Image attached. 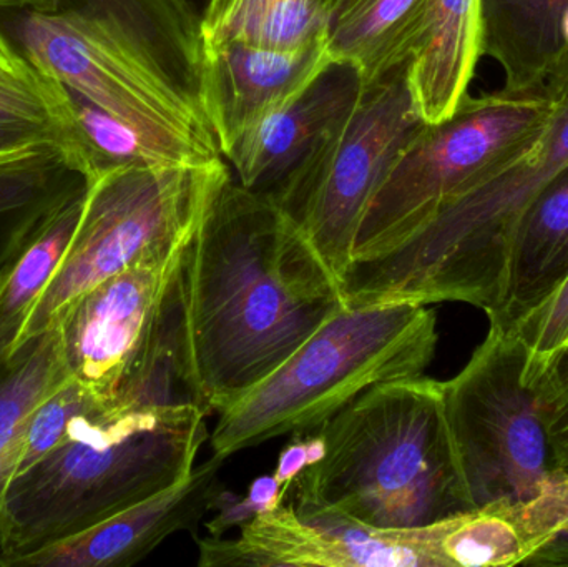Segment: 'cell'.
<instances>
[{
  "label": "cell",
  "instance_id": "obj_27",
  "mask_svg": "<svg viewBox=\"0 0 568 567\" xmlns=\"http://www.w3.org/2000/svg\"><path fill=\"white\" fill-rule=\"evenodd\" d=\"M526 376L539 392L557 466H568V345L537 368L527 366Z\"/></svg>",
  "mask_w": 568,
  "mask_h": 567
},
{
  "label": "cell",
  "instance_id": "obj_8",
  "mask_svg": "<svg viewBox=\"0 0 568 567\" xmlns=\"http://www.w3.org/2000/svg\"><path fill=\"white\" fill-rule=\"evenodd\" d=\"M230 176L222 159L120 166L90 179L72 242L19 342L50 328L73 300L145 256L186 245Z\"/></svg>",
  "mask_w": 568,
  "mask_h": 567
},
{
  "label": "cell",
  "instance_id": "obj_5",
  "mask_svg": "<svg viewBox=\"0 0 568 567\" xmlns=\"http://www.w3.org/2000/svg\"><path fill=\"white\" fill-rule=\"evenodd\" d=\"M546 132L509 165L444 205L407 242L353 262L347 308L387 303H469L497 315L517 226L539 190L568 165V87Z\"/></svg>",
  "mask_w": 568,
  "mask_h": 567
},
{
  "label": "cell",
  "instance_id": "obj_2",
  "mask_svg": "<svg viewBox=\"0 0 568 567\" xmlns=\"http://www.w3.org/2000/svg\"><path fill=\"white\" fill-rule=\"evenodd\" d=\"M0 47L63 120L67 105L90 107L180 165L223 159L203 99L202 23L176 0H0Z\"/></svg>",
  "mask_w": 568,
  "mask_h": 567
},
{
  "label": "cell",
  "instance_id": "obj_15",
  "mask_svg": "<svg viewBox=\"0 0 568 567\" xmlns=\"http://www.w3.org/2000/svg\"><path fill=\"white\" fill-rule=\"evenodd\" d=\"M568 0H479L480 53L503 69L504 90L554 95L568 79Z\"/></svg>",
  "mask_w": 568,
  "mask_h": 567
},
{
  "label": "cell",
  "instance_id": "obj_10",
  "mask_svg": "<svg viewBox=\"0 0 568 567\" xmlns=\"http://www.w3.org/2000/svg\"><path fill=\"white\" fill-rule=\"evenodd\" d=\"M424 126L407 63L364 83L349 115L273 200L303 230L341 285L371 199Z\"/></svg>",
  "mask_w": 568,
  "mask_h": 567
},
{
  "label": "cell",
  "instance_id": "obj_14",
  "mask_svg": "<svg viewBox=\"0 0 568 567\" xmlns=\"http://www.w3.org/2000/svg\"><path fill=\"white\" fill-rule=\"evenodd\" d=\"M333 60L327 42L297 50L203 42V99L220 152L293 99Z\"/></svg>",
  "mask_w": 568,
  "mask_h": 567
},
{
  "label": "cell",
  "instance_id": "obj_17",
  "mask_svg": "<svg viewBox=\"0 0 568 567\" xmlns=\"http://www.w3.org/2000/svg\"><path fill=\"white\" fill-rule=\"evenodd\" d=\"M480 57L479 0H429L423 39L409 63L414 102L426 123L457 109Z\"/></svg>",
  "mask_w": 568,
  "mask_h": 567
},
{
  "label": "cell",
  "instance_id": "obj_9",
  "mask_svg": "<svg viewBox=\"0 0 568 567\" xmlns=\"http://www.w3.org/2000/svg\"><path fill=\"white\" fill-rule=\"evenodd\" d=\"M530 352L516 332L490 325L483 345L443 383L447 423L474 506L524 502L557 468Z\"/></svg>",
  "mask_w": 568,
  "mask_h": 567
},
{
  "label": "cell",
  "instance_id": "obj_6",
  "mask_svg": "<svg viewBox=\"0 0 568 567\" xmlns=\"http://www.w3.org/2000/svg\"><path fill=\"white\" fill-rule=\"evenodd\" d=\"M437 340L436 315L419 303L336 313L272 375L220 413L213 453L226 459L320 428L373 386L424 376Z\"/></svg>",
  "mask_w": 568,
  "mask_h": 567
},
{
  "label": "cell",
  "instance_id": "obj_11",
  "mask_svg": "<svg viewBox=\"0 0 568 567\" xmlns=\"http://www.w3.org/2000/svg\"><path fill=\"white\" fill-rule=\"evenodd\" d=\"M186 245L145 256L73 300L53 322L67 373L99 402L120 403L139 373Z\"/></svg>",
  "mask_w": 568,
  "mask_h": 567
},
{
  "label": "cell",
  "instance_id": "obj_32",
  "mask_svg": "<svg viewBox=\"0 0 568 567\" xmlns=\"http://www.w3.org/2000/svg\"><path fill=\"white\" fill-rule=\"evenodd\" d=\"M180 6L185 7L195 19L202 23L203 13H205L206 7H209L210 0H176Z\"/></svg>",
  "mask_w": 568,
  "mask_h": 567
},
{
  "label": "cell",
  "instance_id": "obj_19",
  "mask_svg": "<svg viewBox=\"0 0 568 567\" xmlns=\"http://www.w3.org/2000/svg\"><path fill=\"white\" fill-rule=\"evenodd\" d=\"M87 185L75 156L59 145L0 163V279L49 216Z\"/></svg>",
  "mask_w": 568,
  "mask_h": 567
},
{
  "label": "cell",
  "instance_id": "obj_24",
  "mask_svg": "<svg viewBox=\"0 0 568 567\" xmlns=\"http://www.w3.org/2000/svg\"><path fill=\"white\" fill-rule=\"evenodd\" d=\"M40 145L72 153L65 123L49 93L0 87V153Z\"/></svg>",
  "mask_w": 568,
  "mask_h": 567
},
{
  "label": "cell",
  "instance_id": "obj_26",
  "mask_svg": "<svg viewBox=\"0 0 568 567\" xmlns=\"http://www.w3.org/2000/svg\"><path fill=\"white\" fill-rule=\"evenodd\" d=\"M97 405L105 403L99 402L92 393L87 392L72 378L55 389L49 398L43 399L39 408L27 419L26 429L20 436L16 449L13 478L49 455L72 428L73 422Z\"/></svg>",
  "mask_w": 568,
  "mask_h": 567
},
{
  "label": "cell",
  "instance_id": "obj_30",
  "mask_svg": "<svg viewBox=\"0 0 568 567\" xmlns=\"http://www.w3.org/2000/svg\"><path fill=\"white\" fill-rule=\"evenodd\" d=\"M326 449V438L321 426L310 432L293 433V438L280 453L278 465L273 473L286 495L297 476L324 458Z\"/></svg>",
  "mask_w": 568,
  "mask_h": 567
},
{
  "label": "cell",
  "instance_id": "obj_7",
  "mask_svg": "<svg viewBox=\"0 0 568 567\" xmlns=\"http://www.w3.org/2000/svg\"><path fill=\"white\" fill-rule=\"evenodd\" d=\"M556 107L549 95L467 93L447 119L426 123L371 199L353 262L393 252L444 205L523 155L546 132Z\"/></svg>",
  "mask_w": 568,
  "mask_h": 567
},
{
  "label": "cell",
  "instance_id": "obj_12",
  "mask_svg": "<svg viewBox=\"0 0 568 567\" xmlns=\"http://www.w3.org/2000/svg\"><path fill=\"white\" fill-rule=\"evenodd\" d=\"M363 89V77L353 63H327L293 99L223 146L233 179L275 200L349 115Z\"/></svg>",
  "mask_w": 568,
  "mask_h": 567
},
{
  "label": "cell",
  "instance_id": "obj_1",
  "mask_svg": "<svg viewBox=\"0 0 568 567\" xmlns=\"http://www.w3.org/2000/svg\"><path fill=\"white\" fill-rule=\"evenodd\" d=\"M186 366L199 402L225 412L347 308L341 280L303 230L233 175L180 266Z\"/></svg>",
  "mask_w": 568,
  "mask_h": 567
},
{
  "label": "cell",
  "instance_id": "obj_20",
  "mask_svg": "<svg viewBox=\"0 0 568 567\" xmlns=\"http://www.w3.org/2000/svg\"><path fill=\"white\" fill-rule=\"evenodd\" d=\"M333 7V0H210L202 19L203 42L303 49L326 42Z\"/></svg>",
  "mask_w": 568,
  "mask_h": 567
},
{
  "label": "cell",
  "instance_id": "obj_29",
  "mask_svg": "<svg viewBox=\"0 0 568 567\" xmlns=\"http://www.w3.org/2000/svg\"><path fill=\"white\" fill-rule=\"evenodd\" d=\"M282 503H284V492L273 475L256 478L246 496H239L223 488L213 505L216 516L206 523V528L212 538H223L233 528H242L256 516L272 512Z\"/></svg>",
  "mask_w": 568,
  "mask_h": 567
},
{
  "label": "cell",
  "instance_id": "obj_13",
  "mask_svg": "<svg viewBox=\"0 0 568 567\" xmlns=\"http://www.w3.org/2000/svg\"><path fill=\"white\" fill-rule=\"evenodd\" d=\"M225 458L215 455L186 478L93 528L33 556L26 567H129L142 561L166 538L195 531L213 512L222 492L220 469Z\"/></svg>",
  "mask_w": 568,
  "mask_h": 567
},
{
  "label": "cell",
  "instance_id": "obj_22",
  "mask_svg": "<svg viewBox=\"0 0 568 567\" xmlns=\"http://www.w3.org/2000/svg\"><path fill=\"white\" fill-rule=\"evenodd\" d=\"M87 189L67 199L0 279V356L9 355L72 242Z\"/></svg>",
  "mask_w": 568,
  "mask_h": 567
},
{
  "label": "cell",
  "instance_id": "obj_33",
  "mask_svg": "<svg viewBox=\"0 0 568 567\" xmlns=\"http://www.w3.org/2000/svg\"><path fill=\"white\" fill-rule=\"evenodd\" d=\"M42 146V145H40ZM37 149V146H32V149L26 150H16V152H2L0 153V163L9 162V160L17 159V156L23 155V153L30 152V150Z\"/></svg>",
  "mask_w": 568,
  "mask_h": 567
},
{
  "label": "cell",
  "instance_id": "obj_34",
  "mask_svg": "<svg viewBox=\"0 0 568 567\" xmlns=\"http://www.w3.org/2000/svg\"><path fill=\"white\" fill-rule=\"evenodd\" d=\"M566 345H568V342L566 343ZM566 345H564V346H566Z\"/></svg>",
  "mask_w": 568,
  "mask_h": 567
},
{
  "label": "cell",
  "instance_id": "obj_3",
  "mask_svg": "<svg viewBox=\"0 0 568 567\" xmlns=\"http://www.w3.org/2000/svg\"><path fill=\"white\" fill-rule=\"evenodd\" d=\"M199 403L130 399L80 415L62 442L10 482L0 502V566L27 563L195 468L209 438Z\"/></svg>",
  "mask_w": 568,
  "mask_h": 567
},
{
  "label": "cell",
  "instance_id": "obj_21",
  "mask_svg": "<svg viewBox=\"0 0 568 567\" xmlns=\"http://www.w3.org/2000/svg\"><path fill=\"white\" fill-rule=\"evenodd\" d=\"M69 379L55 325L0 356V502L16 472V449L27 419Z\"/></svg>",
  "mask_w": 568,
  "mask_h": 567
},
{
  "label": "cell",
  "instance_id": "obj_23",
  "mask_svg": "<svg viewBox=\"0 0 568 567\" xmlns=\"http://www.w3.org/2000/svg\"><path fill=\"white\" fill-rule=\"evenodd\" d=\"M447 567L524 566L529 535L523 502H497L447 519L440 541Z\"/></svg>",
  "mask_w": 568,
  "mask_h": 567
},
{
  "label": "cell",
  "instance_id": "obj_25",
  "mask_svg": "<svg viewBox=\"0 0 568 567\" xmlns=\"http://www.w3.org/2000/svg\"><path fill=\"white\" fill-rule=\"evenodd\" d=\"M523 509L532 548L524 566L568 567V466H557Z\"/></svg>",
  "mask_w": 568,
  "mask_h": 567
},
{
  "label": "cell",
  "instance_id": "obj_28",
  "mask_svg": "<svg viewBox=\"0 0 568 567\" xmlns=\"http://www.w3.org/2000/svg\"><path fill=\"white\" fill-rule=\"evenodd\" d=\"M514 332L530 352L529 368H537L568 342V279L564 285L526 316Z\"/></svg>",
  "mask_w": 568,
  "mask_h": 567
},
{
  "label": "cell",
  "instance_id": "obj_18",
  "mask_svg": "<svg viewBox=\"0 0 568 567\" xmlns=\"http://www.w3.org/2000/svg\"><path fill=\"white\" fill-rule=\"evenodd\" d=\"M429 0H334L327 49L334 60L353 63L364 83L413 60Z\"/></svg>",
  "mask_w": 568,
  "mask_h": 567
},
{
  "label": "cell",
  "instance_id": "obj_4",
  "mask_svg": "<svg viewBox=\"0 0 568 567\" xmlns=\"http://www.w3.org/2000/svg\"><path fill=\"white\" fill-rule=\"evenodd\" d=\"M326 455L297 476L293 502L374 528H423L476 509L447 423L443 382L383 383L323 426Z\"/></svg>",
  "mask_w": 568,
  "mask_h": 567
},
{
  "label": "cell",
  "instance_id": "obj_16",
  "mask_svg": "<svg viewBox=\"0 0 568 567\" xmlns=\"http://www.w3.org/2000/svg\"><path fill=\"white\" fill-rule=\"evenodd\" d=\"M568 279V165L539 190L517 226L506 288L490 325L514 332Z\"/></svg>",
  "mask_w": 568,
  "mask_h": 567
},
{
  "label": "cell",
  "instance_id": "obj_31",
  "mask_svg": "<svg viewBox=\"0 0 568 567\" xmlns=\"http://www.w3.org/2000/svg\"><path fill=\"white\" fill-rule=\"evenodd\" d=\"M0 87L42 90V92H47L45 87L40 83L39 77L26 63L10 55L2 47H0Z\"/></svg>",
  "mask_w": 568,
  "mask_h": 567
},
{
  "label": "cell",
  "instance_id": "obj_35",
  "mask_svg": "<svg viewBox=\"0 0 568 567\" xmlns=\"http://www.w3.org/2000/svg\"><path fill=\"white\" fill-rule=\"evenodd\" d=\"M333 2H334V0H333Z\"/></svg>",
  "mask_w": 568,
  "mask_h": 567
}]
</instances>
